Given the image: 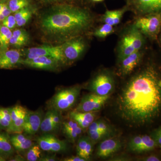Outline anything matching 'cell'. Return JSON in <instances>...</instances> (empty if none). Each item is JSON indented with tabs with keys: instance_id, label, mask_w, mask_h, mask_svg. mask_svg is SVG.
<instances>
[{
	"instance_id": "ab89813d",
	"label": "cell",
	"mask_w": 161,
	"mask_h": 161,
	"mask_svg": "<svg viewBox=\"0 0 161 161\" xmlns=\"http://www.w3.org/2000/svg\"><path fill=\"white\" fill-rule=\"evenodd\" d=\"M142 160L145 161H159L160 159L157 156L153 155L146 157L142 159Z\"/></svg>"
},
{
	"instance_id": "d6a6232c",
	"label": "cell",
	"mask_w": 161,
	"mask_h": 161,
	"mask_svg": "<svg viewBox=\"0 0 161 161\" xmlns=\"http://www.w3.org/2000/svg\"><path fill=\"white\" fill-rule=\"evenodd\" d=\"M31 15V11L27 7H26L17 11L14 16L17 23L18 21L23 19Z\"/></svg>"
},
{
	"instance_id": "d4e9b609",
	"label": "cell",
	"mask_w": 161,
	"mask_h": 161,
	"mask_svg": "<svg viewBox=\"0 0 161 161\" xmlns=\"http://www.w3.org/2000/svg\"><path fill=\"white\" fill-rule=\"evenodd\" d=\"M29 40V36L25 31L16 30L12 32L10 43L16 47H21L26 45Z\"/></svg>"
},
{
	"instance_id": "5bb4252c",
	"label": "cell",
	"mask_w": 161,
	"mask_h": 161,
	"mask_svg": "<svg viewBox=\"0 0 161 161\" xmlns=\"http://www.w3.org/2000/svg\"><path fill=\"white\" fill-rule=\"evenodd\" d=\"M143 56V52L142 50L119 60V74L123 76L131 74L142 62Z\"/></svg>"
},
{
	"instance_id": "484cf974",
	"label": "cell",
	"mask_w": 161,
	"mask_h": 161,
	"mask_svg": "<svg viewBox=\"0 0 161 161\" xmlns=\"http://www.w3.org/2000/svg\"><path fill=\"white\" fill-rule=\"evenodd\" d=\"M11 124V108L0 107V130L7 132Z\"/></svg>"
},
{
	"instance_id": "9c48e42d",
	"label": "cell",
	"mask_w": 161,
	"mask_h": 161,
	"mask_svg": "<svg viewBox=\"0 0 161 161\" xmlns=\"http://www.w3.org/2000/svg\"><path fill=\"white\" fill-rule=\"evenodd\" d=\"M129 10L139 16L161 13V0H125Z\"/></svg>"
},
{
	"instance_id": "ffe728a7",
	"label": "cell",
	"mask_w": 161,
	"mask_h": 161,
	"mask_svg": "<svg viewBox=\"0 0 161 161\" xmlns=\"http://www.w3.org/2000/svg\"><path fill=\"white\" fill-rule=\"evenodd\" d=\"M129 10L127 5L120 9L115 10L107 9L101 18V20L103 23H107L113 26H116L120 23L125 13Z\"/></svg>"
},
{
	"instance_id": "9a60e30c",
	"label": "cell",
	"mask_w": 161,
	"mask_h": 161,
	"mask_svg": "<svg viewBox=\"0 0 161 161\" xmlns=\"http://www.w3.org/2000/svg\"><path fill=\"white\" fill-rule=\"evenodd\" d=\"M60 61L52 57L42 56L33 59H24L22 64L38 69L54 71L60 66Z\"/></svg>"
},
{
	"instance_id": "f35d334b",
	"label": "cell",
	"mask_w": 161,
	"mask_h": 161,
	"mask_svg": "<svg viewBox=\"0 0 161 161\" xmlns=\"http://www.w3.org/2000/svg\"><path fill=\"white\" fill-rule=\"evenodd\" d=\"M61 161H86L85 159L83 158L80 157L79 156L77 155V156H73L65 158H64Z\"/></svg>"
},
{
	"instance_id": "60d3db41",
	"label": "cell",
	"mask_w": 161,
	"mask_h": 161,
	"mask_svg": "<svg viewBox=\"0 0 161 161\" xmlns=\"http://www.w3.org/2000/svg\"><path fill=\"white\" fill-rule=\"evenodd\" d=\"M11 12H12L11 10H10V9H9V7H8L6 5H5V6L3 7V9H2L1 13L6 18L7 17L10 15Z\"/></svg>"
},
{
	"instance_id": "44dd1931",
	"label": "cell",
	"mask_w": 161,
	"mask_h": 161,
	"mask_svg": "<svg viewBox=\"0 0 161 161\" xmlns=\"http://www.w3.org/2000/svg\"><path fill=\"white\" fill-rule=\"evenodd\" d=\"M95 112H80L74 110L70 112L69 117L77 122L83 130H85L95 121L96 116Z\"/></svg>"
},
{
	"instance_id": "5b68a950",
	"label": "cell",
	"mask_w": 161,
	"mask_h": 161,
	"mask_svg": "<svg viewBox=\"0 0 161 161\" xmlns=\"http://www.w3.org/2000/svg\"><path fill=\"white\" fill-rule=\"evenodd\" d=\"M133 24L146 37L157 40L161 31V13L139 16Z\"/></svg>"
},
{
	"instance_id": "603a6c76",
	"label": "cell",
	"mask_w": 161,
	"mask_h": 161,
	"mask_svg": "<svg viewBox=\"0 0 161 161\" xmlns=\"http://www.w3.org/2000/svg\"><path fill=\"white\" fill-rule=\"evenodd\" d=\"M15 151L9 134L0 130V155L7 159L13 156Z\"/></svg>"
},
{
	"instance_id": "c3c4849f",
	"label": "cell",
	"mask_w": 161,
	"mask_h": 161,
	"mask_svg": "<svg viewBox=\"0 0 161 161\" xmlns=\"http://www.w3.org/2000/svg\"><path fill=\"white\" fill-rule=\"evenodd\" d=\"M159 40H160V43L161 44V34L160 35V36H159Z\"/></svg>"
},
{
	"instance_id": "681fc988",
	"label": "cell",
	"mask_w": 161,
	"mask_h": 161,
	"mask_svg": "<svg viewBox=\"0 0 161 161\" xmlns=\"http://www.w3.org/2000/svg\"><path fill=\"white\" fill-rule=\"evenodd\" d=\"M159 147H160V148L161 150V146H160Z\"/></svg>"
},
{
	"instance_id": "f546056e",
	"label": "cell",
	"mask_w": 161,
	"mask_h": 161,
	"mask_svg": "<svg viewBox=\"0 0 161 161\" xmlns=\"http://www.w3.org/2000/svg\"><path fill=\"white\" fill-rule=\"evenodd\" d=\"M29 4V0H10L9 8L12 12H16L20 9L27 7Z\"/></svg>"
},
{
	"instance_id": "8fae6325",
	"label": "cell",
	"mask_w": 161,
	"mask_h": 161,
	"mask_svg": "<svg viewBox=\"0 0 161 161\" xmlns=\"http://www.w3.org/2000/svg\"><path fill=\"white\" fill-rule=\"evenodd\" d=\"M37 142L41 150L53 153L64 152L67 150V144L51 133H44L39 136Z\"/></svg>"
},
{
	"instance_id": "2e32d148",
	"label": "cell",
	"mask_w": 161,
	"mask_h": 161,
	"mask_svg": "<svg viewBox=\"0 0 161 161\" xmlns=\"http://www.w3.org/2000/svg\"><path fill=\"white\" fill-rule=\"evenodd\" d=\"M43 117L41 110L28 111L23 125V132L28 135H35L40 130Z\"/></svg>"
},
{
	"instance_id": "7dc6e473",
	"label": "cell",
	"mask_w": 161,
	"mask_h": 161,
	"mask_svg": "<svg viewBox=\"0 0 161 161\" xmlns=\"http://www.w3.org/2000/svg\"><path fill=\"white\" fill-rule=\"evenodd\" d=\"M6 160V159L5 158L3 157L2 156L0 155V161H5Z\"/></svg>"
},
{
	"instance_id": "7bdbcfd3",
	"label": "cell",
	"mask_w": 161,
	"mask_h": 161,
	"mask_svg": "<svg viewBox=\"0 0 161 161\" xmlns=\"http://www.w3.org/2000/svg\"><path fill=\"white\" fill-rule=\"evenodd\" d=\"M42 2L46 3H58V2H64V1H70L72 0H40Z\"/></svg>"
},
{
	"instance_id": "277c9868",
	"label": "cell",
	"mask_w": 161,
	"mask_h": 161,
	"mask_svg": "<svg viewBox=\"0 0 161 161\" xmlns=\"http://www.w3.org/2000/svg\"><path fill=\"white\" fill-rule=\"evenodd\" d=\"M81 89L80 86L76 85L60 90L48 102L49 109L61 112L71 108L77 102Z\"/></svg>"
},
{
	"instance_id": "4316f807",
	"label": "cell",
	"mask_w": 161,
	"mask_h": 161,
	"mask_svg": "<svg viewBox=\"0 0 161 161\" xmlns=\"http://www.w3.org/2000/svg\"><path fill=\"white\" fill-rule=\"evenodd\" d=\"M115 31L114 26L103 23L95 30L93 35L99 39H104L112 35Z\"/></svg>"
},
{
	"instance_id": "836d02e7",
	"label": "cell",
	"mask_w": 161,
	"mask_h": 161,
	"mask_svg": "<svg viewBox=\"0 0 161 161\" xmlns=\"http://www.w3.org/2000/svg\"><path fill=\"white\" fill-rule=\"evenodd\" d=\"M95 144V143L92 142L90 138L87 145L86 149L84 153L83 158L85 159L86 161L90 160L91 159V156L93 151V147Z\"/></svg>"
},
{
	"instance_id": "e0dca14e",
	"label": "cell",
	"mask_w": 161,
	"mask_h": 161,
	"mask_svg": "<svg viewBox=\"0 0 161 161\" xmlns=\"http://www.w3.org/2000/svg\"><path fill=\"white\" fill-rule=\"evenodd\" d=\"M121 147V142L119 140L116 138L106 139L98 145L96 155L100 158H108L119 151Z\"/></svg>"
},
{
	"instance_id": "7c38bea8",
	"label": "cell",
	"mask_w": 161,
	"mask_h": 161,
	"mask_svg": "<svg viewBox=\"0 0 161 161\" xmlns=\"http://www.w3.org/2000/svg\"><path fill=\"white\" fill-rule=\"evenodd\" d=\"M158 147L157 143L150 136L141 135L134 136L128 144V149L132 153H140L154 150Z\"/></svg>"
},
{
	"instance_id": "e575fe53",
	"label": "cell",
	"mask_w": 161,
	"mask_h": 161,
	"mask_svg": "<svg viewBox=\"0 0 161 161\" xmlns=\"http://www.w3.org/2000/svg\"><path fill=\"white\" fill-rule=\"evenodd\" d=\"M3 26L8 27L9 29L14 28L16 25V21L14 16L9 15V16L5 18L3 21Z\"/></svg>"
},
{
	"instance_id": "52a82bcc",
	"label": "cell",
	"mask_w": 161,
	"mask_h": 161,
	"mask_svg": "<svg viewBox=\"0 0 161 161\" xmlns=\"http://www.w3.org/2000/svg\"><path fill=\"white\" fill-rule=\"evenodd\" d=\"M61 46L66 63H72L83 55L86 48V43L81 36L67 40Z\"/></svg>"
},
{
	"instance_id": "ac0fdd59",
	"label": "cell",
	"mask_w": 161,
	"mask_h": 161,
	"mask_svg": "<svg viewBox=\"0 0 161 161\" xmlns=\"http://www.w3.org/2000/svg\"><path fill=\"white\" fill-rule=\"evenodd\" d=\"M23 59L17 50L11 49L0 53V69H10L22 64Z\"/></svg>"
},
{
	"instance_id": "d6986e66",
	"label": "cell",
	"mask_w": 161,
	"mask_h": 161,
	"mask_svg": "<svg viewBox=\"0 0 161 161\" xmlns=\"http://www.w3.org/2000/svg\"><path fill=\"white\" fill-rule=\"evenodd\" d=\"M61 128L63 134L72 143L75 142L83 130L77 122L71 119L63 122Z\"/></svg>"
},
{
	"instance_id": "7a4b0ae2",
	"label": "cell",
	"mask_w": 161,
	"mask_h": 161,
	"mask_svg": "<svg viewBox=\"0 0 161 161\" xmlns=\"http://www.w3.org/2000/svg\"><path fill=\"white\" fill-rule=\"evenodd\" d=\"M94 18L88 10L74 5L55 6L40 20V28L47 39L64 42L81 36L93 26Z\"/></svg>"
},
{
	"instance_id": "3957f363",
	"label": "cell",
	"mask_w": 161,
	"mask_h": 161,
	"mask_svg": "<svg viewBox=\"0 0 161 161\" xmlns=\"http://www.w3.org/2000/svg\"><path fill=\"white\" fill-rule=\"evenodd\" d=\"M146 43L145 36L134 24L125 30L121 36L117 46L118 60L135 52L142 50Z\"/></svg>"
},
{
	"instance_id": "d590c367",
	"label": "cell",
	"mask_w": 161,
	"mask_h": 161,
	"mask_svg": "<svg viewBox=\"0 0 161 161\" xmlns=\"http://www.w3.org/2000/svg\"><path fill=\"white\" fill-rule=\"evenodd\" d=\"M150 136L155 141L158 145V147L161 146V126L158 129L153 130L151 132Z\"/></svg>"
},
{
	"instance_id": "f6af8a7d",
	"label": "cell",
	"mask_w": 161,
	"mask_h": 161,
	"mask_svg": "<svg viewBox=\"0 0 161 161\" xmlns=\"http://www.w3.org/2000/svg\"><path fill=\"white\" fill-rule=\"evenodd\" d=\"M5 4L4 3H1L0 4V13L2 11V9H3V7L5 6Z\"/></svg>"
},
{
	"instance_id": "1f68e13d",
	"label": "cell",
	"mask_w": 161,
	"mask_h": 161,
	"mask_svg": "<svg viewBox=\"0 0 161 161\" xmlns=\"http://www.w3.org/2000/svg\"><path fill=\"white\" fill-rule=\"evenodd\" d=\"M88 135L90 139L96 143L97 142H99L104 138L108 136L111 133L102 132L101 131H95L93 132H87Z\"/></svg>"
},
{
	"instance_id": "74e56055",
	"label": "cell",
	"mask_w": 161,
	"mask_h": 161,
	"mask_svg": "<svg viewBox=\"0 0 161 161\" xmlns=\"http://www.w3.org/2000/svg\"><path fill=\"white\" fill-rule=\"evenodd\" d=\"M56 154L52 155H42L39 161H56L57 160Z\"/></svg>"
},
{
	"instance_id": "4dcf8cb0",
	"label": "cell",
	"mask_w": 161,
	"mask_h": 161,
	"mask_svg": "<svg viewBox=\"0 0 161 161\" xmlns=\"http://www.w3.org/2000/svg\"><path fill=\"white\" fill-rule=\"evenodd\" d=\"M89 140L90 138L88 136H82L79 138L76 147L77 155L83 158L84 153Z\"/></svg>"
},
{
	"instance_id": "ee69618b",
	"label": "cell",
	"mask_w": 161,
	"mask_h": 161,
	"mask_svg": "<svg viewBox=\"0 0 161 161\" xmlns=\"http://www.w3.org/2000/svg\"><path fill=\"white\" fill-rule=\"evenodd\" d=\"M5 18L6 17L1 13H0V22H3Z\"/></svg>"
},
{
	"instance_id": "8992f818",
	"label": "cell",
	"mask_w": 161,
	"mask_h": 161,
	"mask_svg": "<svg viewBox=\"0 0 161 161\" xmlns=\"http://www.w3.org/2000/svg\"><path fill=\"white\" fill-rule=\"evenodd\" d=\"M114 87V78L111 73L107 70L101 71L95 75L89 86L93 93L101 96L110 95Z\"/></svg>"
},
{
	"instance_id": "bcb514c9",
	"label": "cell",
	"mask_w": 161,
	"mask_h": 161,
	"mask_svg": "<svg viewBox=\"0 0 161 161\" xmlns=\"http://www.w3.org/2000/svg\"><path fill=\"white\" fill-rule=\"evenodd\" d=\"M92 2H94V3H101V2H103L104 0H91Z\"/></svg>"
},
{
	"instance_id": "ba28073f",
	"label": "cell",
	"mask_w": 161,
	"mask_h": 161,
	"mask_svg": "<svg viewBox=\"0 0 161 161\" xmlns=\"http://www.w3.org/2000/svg\"><path fill=\"white\" fill-rule=\"evenodd\" d=\"M24 54L26 57L25 59H33L42 56H47L57 59L61 64L66 63L61 45L55 46L43 45L31 47L24 50Z\"/></svg>"
},
{
	"instance_id": "30bf717a",
	"label": "cell",
	"mask_w": 161,
	"mask_h": 161,
	"mask_svg": "<svg viewBox=\"0 0 161 161\" xmlns=\"http://www.w3.org/2000/svg\"><path fill=\"white\" fill-rule=\"evenodd\" d=\"M110 95L101 96L95 93L85 95L75 110L80 112H96L99 111L109 98Z\"/></svg>"
},
{
	"instance_id": "4fadbf2b",
	"label": "cell",
	"mask_w": 161,
	"mask_h": 161,
	"mask_svg": "<svg viewBox=\"0 0 161 161\" xmlns=\"http://www.w3.org/2000/svg\"><path fill=\"white\" fill-rule=\"evenodd\" d=\"M28 112L24 107L19 105L11 107V126L6 132L9 134L22 133Z\"/></svg>"
},
{
	"instance_id": "8d00e7d4",
	"label": "cell",
	"mask_w": 161,
	"mask_h": 161,
	"mask_svg": "<svg viewBox=\"0 0 161 161\" xmlns=\"http://www.w3.org/2000/svg\"><path fill=\"white\" fill-rule=\"evenodd\" d=\"M98 126L100 131L111 133L112 130L109 125L104 121L98 120Z\"/></svg>"
},
{
	"instance_id": "f1b7e54d",
	"label": "cell",
	"mask_w": 161,
	"mask_h": 161,
	"mask_svg": "<svg viewBox=\"0 0 161 161\" xmlns=\"http://www.w3.org/2000/svg\"><path fill=\"white\" fill-rule=\"evenodd\" d=\"M41 149L39 145H33L27 150L26 157V160L28 161H39L42 156Z\"/></svg>"
},
{
	"instance_id": "b9f144b4",
	"label": "cell",
	"mask_w": 161,
	"mask_h": 161,
	"mask_svg": "<svg viewBox=\"0 0 161 161\" xmlns=\"http://www.w3.org/2000/svg\"><path fill=\"white\" fill-rule=\"evenodd\" d=\"M9 161H26L23 156L20 155H17L15 156H12L9 158Z\"/></svg>"
},
{
	"instance_id": "83f0119b",
	"label": "cell",
	"mask_w": 161,
	"mask_h": 161,
	"mask_svg": "<svg viewBox=\"0 0 161 161\" xmlns=\"http://www.w3.org/2000/svg\"><path fill=\"white\" fill-rule=\"evenodd\" d=\"M12 36L10 29L6 26L0 27V46L3 49H6L10 43V40Z\"/></svg>"
},
{
	"instance_id": "6da1fadb",
	"label": "cell",
	"mask_w": 161,
	"mask_h": 161,
	"mask_svg": "<svg viewBox=\"0 0 161 161\" xmlns=\"http://www.w3.org/2000/svg\"><path fill=\"white\" fill-rule=\"evenodd\" d=\"M119 115L135 126L152 123L161 114V74L149 63L135 74L122 89L117 100Z\"/></svg>"
},
{
	"instance_id": "cb8c5ba5",
	"label": "cell",
	"mask_w": 161,
	"mask_h": 161,
	"mask_svg": "<svg viewBox=\"0 0 161 161\" xmlns=\"http://www.w3.org/2000/svg\"><path fill=\"white\" fill-rule=\"evenodd\" d=\"M54 110L49 109L43 116L40 130L44 133H51L57 132L53 122Z\"/></svg>"
},
{
	"instance_id": "7402d4cb",
	"label": "cell",
	"mask_w": 161,
	"mask_h": 161,
	"mask_svg": "<svg viewBox=\"0 0 161 161\" xmlns=\"http://www.w3.org/2000/svg\"><path fill=\"white\" fill-rule=\"evenodd\" d=\"M12 135L10 142L15 150L18 152L27 151L33 145L31 140L22 133Z\"/></svg>"
}]
</instances>
